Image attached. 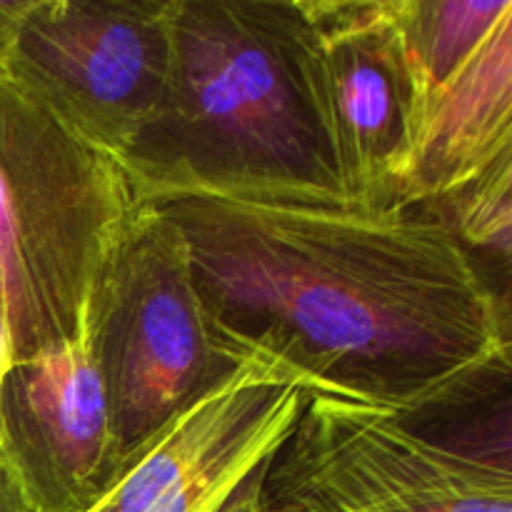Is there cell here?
I'll use <instances>...</instances> for the list:
<instances>
[{"instance_id": "6da1fadb", "label": "cell", "mask_w": 512, "mask_h": 512, "mask_svg": "<svg viewBox=\"0 0 512 512\" xmlns=\"http://www.w3.org/2000/svg\"><path fill=\"white\" fill-rule=\"evenodd\" d=\"M188 245L215 333L308 393L410 423L510 380L508 298L428 205L155 200Z\"/></svg>"}, {"instance_id": "7a4b0ae2", "label": "cell", "mask_w": 512, "mask_h": 512, "mask_svg": "<svg viewBox=\"0 0 512 512\" xmlns=\"http://www.w3.org/2000/svg\"><path fill=\"white\" fill-rule=\"evenodd\" d=\"M115 163L138 203L353 205L303 0H178L163 100Z\"/></svg>"}, {"instance_id": "3957f363", "label": "cell", "mask_w": 512, "mask_h": 512, "mask_svg": "<svg viewBox=\"0 0 512 512\" xmlns=\"http://www.w3.org/2000/svg\"><path fill=\"white\" fill-rule=\"evenodd\" d=\"M138 198L0 65V323L13 363L73 340Z\"/></svg>"}, {"instance_id": "277c9868", "label": "cell", "mask_w": 512, "mask_h": 512, "mask_svg": "<svg viewBox=\"0 0 512 512\" xmlns=\"http://www.w3.org/2000/svg\"><path fill=\"white\" fill-rule=\"evenodd\" d=\"M85 330L123 463L248 363L218 338L183 233L150 203L105 263Z\"/></svg>"}, {"instance_id": "5b68a950", "label": "cell", "mask_w": 512, "mask_h": 512, "mask_svg": "<svg viewBox=\"0 0 512 512\" xmlns=\"http://www.w3.org/2000/svg\"><path fill=\"white\" fill-rule=\"evenodd\" d=\"M263 495L273 512H512V470L375 405L308 393Z\"/></svg>"}, {"instance_id": "8992f818", "label": "cell", "mask_w": 512, "mask_h": 512, "mask_svg": "<svg viewBox=\"0 0 512 512\" xmlns=\"http://www.w3.org/2000/svg\"><path fill=\"white\" fill-rule=\"evenodd\" d=\"M178 0H33L3 68L118 160L163 100Z\"/></svg>"}, {"instance_id": "52a82bcc", "label": "cell", "mask_w": 512, "mask_h": 512, "mask_svg": "<svg viewBox=\"0 0 512 512\" xmlns=\"http://www.w3.org/2000/svg\"><path fill=\"white\" fill-rule=\"evenodd\" d=\"M350 203L400 205L423 135V75L398 20V0H303Z\"/></svg>"}, {"instance_id": "ba28073f", "label": "cell", "mask_w": 512, "mask_h": 512, "mask_svg": "<svg viewBox=\"0 0 512 512\" xmlns=\"http://www.w3.org/2000/svg\"><path fill=\"white\" fill-rule=\"evenodd\" d=\"M308 390L263 360L170 420L85 512H225L293 430Z\"/></svg>"}, {"instance_id": "9c48e42d", "label": "cell", "mask_w": 512, "mask_h": 512, "mask_svg": "<svg viewBox=\"0 0 512 512\" xmlns=\"http://www.w3.org/2000/svg\"><path fill=\"white\" fill-rule=\"evenodd\" d=\"M0 445L38 512H85L118 478L125 463L85 325L8 370Z\"/></svg>"}, {"instance_id": "30bf717a", "label": "cell", "mask_w": 512, "mask_h": 512, "mask_svg": "<svg viewBox=\"0 0 512 512\" xmlns=\"http://www.w3.org/2000/svg\"><path fill=\"white\" fill-rule=\"evenodd\" d=\"M512 155V13L430 90L400 205H425Z\"/></svg>"}, {"instance_id": "8fae6325", "label": "cell", "mask_w": 512, "mask_h": 512, "mask_svg": "<svg viewBox=\"0 0 512 512\" xmlns=\"http://www.w3.org/2000/svg\"><path fill=\"white\" fill-rule=\"evenodd\" d=\"M512 13V0H398V20L425 93L438 88L490 30Z\"/></svg>"}, {"instance_id": "7c38bea8", "label": "cell", "mask_w": 512, "mask_h": 512, "mask_svg": "<svg viewBox=\"0 0 512 512\" xmlns=\"http://www.w3.org/2000/svg\"><path fill=\"white\" fill-rule=\"evenodd\" d=\"M453 230L470 255L495 263L508 283L512 255V155L460 185L445 198L425 203Z\"/></svg>"}, {"instance_id": "4fadbf2b", "label": "cell", "mask_w": 512, "mask_h": 512, "mask_svg": "<svg viewBox=\"0 0 512 512\" xmlns=\"http://www.w3.org/2000/svg\"><path fill=\"white\" fill-rule=\"evenodd\" d=\"M0 512H38L0 445Z\"/></svg>"}, {"instance_id": "5bb4252c", "label": "cell", "mask_w": 512, "mask_h": 512, "mask_svg": "<svg viewBox=\"0 0 512 512\" xmlns=\"http://www.w3.org/2000/svg\"><path fill=\"white\" fill-rule=\"evenodd\" d=\"M33 0H0V65L8 58L20 23Z\"/></svg>"}, {"instance_id": "9a60e30c", "label": "cell", "mask_w": 512, "mask_h": 512, "mask_svg": "<svg viewBox=\"0 0 512 512\" xmlns=\"http://www.w3.org/2000/svg\"><path fill=\"white\" fill-rule=\"evenodd\" d=\"M268 468V465H265ZM265 468L240 490L238 495L233 498V503L225 508V512H273L265 503V495H263V473Z\"/></svg>"}, {"instance_id": "2e32d148", "label": "cell", "mask_w": 512, "mask_h": 512, "mask_svg": "<svg viewBox=\"0 0 512 512\" xmlns=\"http://www.w3.org/2000/svg\"><path fill=\"white\" fill-rule=\"evenodd\" d=\"M13 368V350H10V340L8 333H5L3 323H0V383L8 375V370Z\"/></svg>"}]
</instances>
